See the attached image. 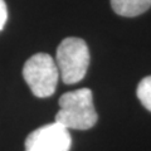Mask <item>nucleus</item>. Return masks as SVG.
Listing matches in <instances>:
<instances>
[{"mask_svg":"<svg viewBox=\"0 0 151 151\" xmlns=\"http://www.w3.org/2000/svg\"><path fill=\"white\" fill-rule=\"evenodd\" d=\"M8 20V8L4 0H0V32L3 30L4 25Z\"/></svg>","mask_w":151,"mask_h":151,"instance_id":"0eeeda50","label":"nucleus"},{"mask_svg":"<svg viewBox=\"0 0 151 151\" xmlns=\"http://www.w3.org/2000/svg\"><path fill=\"white\" fill-rule=\"evenodd\" d=\"M55 63L65 84L82 81L89 65V50L86 42L76 37L63 39L57 49Z\"/></svg>","mask_w":151,"mask_h":151,"instance_id":"f03ea898","label":"nucleus"},{"mask_svg":"<svg viewBox=\"0 0 151 151\" xmlns=\"http://www.w3.org/2000/svg\"><path fill=\"white\" fill-rule=\"evenodd\" d=\"M113 12L121 17L134 18L151 6V0H111Z\"/></svg>","mask_w":151,"mask_h":151,"instance_id":"39448f33","label":"nucleus"},{"mask_svg":"<svg viewBox=\"0 0 151 151\" xmlns=\"http://www.w3.org/2000/svg\"><path fill=\"white\" fill-rule=\"evenodd\" d=\"M59 111L55 115L57 124L67 130H88L97 122V112L93 106L92 92L88 88H79L60 96Z\"/></svg>","mask_w":151,"mask_h":151,"instance_id":"f257e3e1","label":"nucleus"},{"mask_svg":"<svg viewBox=\"0 0 151 151\" xmlns=\"http://www.w3.org/2000/svg\"><path fill=\"white\" fill-rule=\"evenodd\" d=\"M23 77L35 97H50L54 93L59 79L55 59L47 53L32 55L23 67Z\"/></svg>","mask_w":151,"mask_h":151,"instance_id":"7ed1b4c3","label":"nucleus"},{"mask_svg":"<svg viewBox=\"0 0 151 151\" xmlns=\"http://www.w3.org/2000/svg\"><path fill=\"white\" fill-rule=\"evenodd\" d=\"M70 145L69 130L53 122L30 132L25 140L24 151H69Z\"/></svg>","mask_w":151,"mask_h":151,"instance_id":"20e7f679","label":"nucleus"},{"mask_svg":"<svg viewBox=\"0 0 151 151\" xmlns=\"http://www.w3.org/2000/svg\"><path fill=\"white\" fill-rule=\"evenodd\" d=\"M137 97L142 106L151 112V76L140 81L137 86Z\"/></svg>","mask_w":151,"mask_h":151,"instance_id":"423d86ee","label":"nucleus"}]
</instances>
